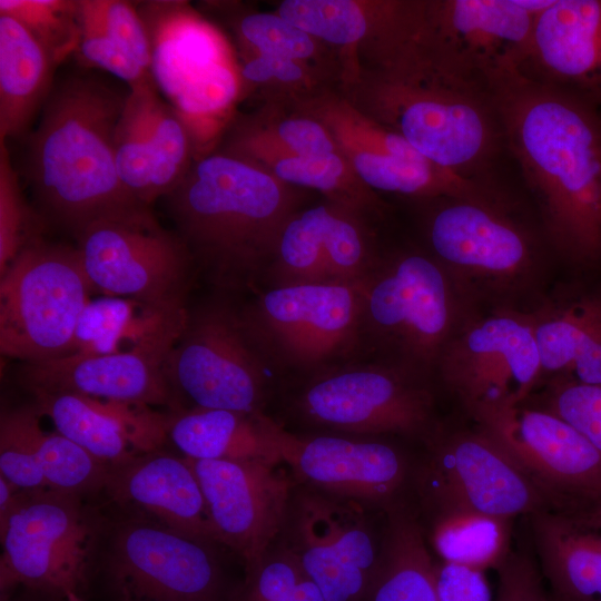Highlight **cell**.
<instances>
[{
	"label": "cell",
	"mask_w": 601,
	"mask_h": 601,
	"mask_svg": "<svg viewBox=\"0 0 601 601\" xmlns=\"http://www.w3.org/2000/svg\"><path fill=\"white\" fill-rule=\"evenodd\" d=\"M134 299L114 297L90 300L75 331L70 354L105 355L135 346L165 325L184 317L187 311L167 314L144 307ZM69 355V354H68Z\"/></svg>",
	"instance_id": "cell-36"
},
{
	"label": "cell",
	"mask_w": 601,
	"mask_h": 601,
	"mask_svg": "<svg viewBox=\"0 0 601 601\" xmlns=\"http://www.w3.org/2000/svg\"><path fill=\"white\" fill-rule=\"evenodd\" d=\"M578 518L587 522L589 525L601 530V501Z\"/></svg>",
	"instance_id": "cell-50"
},
{
	"label": "cell",
	"mask_w": 601,
	"mask_h": 601,
	"mask_svg": "<svg viewBox=\"0 0 601 601\" xmlns=\"http://www.w3.org/2000/svg\"><path fill=\"white\" fill-rule=\"evenodd\" d=\"M436 371L471 415L523 403L542 374L533 316L502 311L464 321Z\"/></svg>",
	"instance_id": "cell-19"
},
{
	"label": "cell",
	"mask_w": 601,
	"mask_h": 601,
	"mask_svg": "<svg viewBox=\"0 0 601 601\" xmlns=\"http://www.w3.org/2000/svg\"><path fill=\"white\" fill-rule=\"evenodd\" d=\"M75 236L93 289L129 296L161 313L187 311L194 259L180 237L166 230L148 205L98 217Z\"/></svg>",
	"instance_id": "cell-9"
},
{
	"label": "cell",
	"mask_w": 601,
	"mask_h": 601,
	"mask_svg": "<svg viewBox=\"0 0 601 601\" xmlns=\"http://www.w3.org/2000/svg\"><path fill=\"white\" fill-rule=\"evenodd\" d=\"M262 413L200 407L171 410L167 437L184 456L193 460L282 463L263 425Z\"/></svg>",
	"instance_id": "cell-31"
},
{
	"label": "cell",
	"mask_w": 601,
	"mask_h": 601,
	"mask_svg": "<svg viewBox=\"0 0 601 601\" xmlns=\"http://www.w3.org/2000/svg\"><path fill=\"white\" fill-rule=\"evenodd\" d=\"M384 513L380 560L364 601H439L435 561L416 516L402 503Z\"/></svg>",
	"instance_id": "cell-34"
},
{
	"label": "cell",
	"mask_w": 601,
	"mask_h": 601,
	"mask_svg": "<svg viewBox=\"0 0 601 601\" xmlns=\"http://www.w3.org/2000/svg\"><path fill=\"white\" fill-rule=\"evenodd\" d=\"M40 417L33 404L1 412L0 475L19 490L48 489L38 459Z\"/></svg>",
	"instance_id": "cell-41"
},
{
	"label": "cell",
	"mask_w": 601,
	"mask_h": 601,
	"mask_svg": "<svg viewBox=\"0 0 601 601\" xmlns=\"http://www.w3.org/2000/svg\"><path fill=\"white\" fill-rule=\"evenodd\" d=\"M471 416L554 511L580 516L601 501V452L555 413L520 403L483 408Z\"/></svg>",
	"instance_id": "cell-15"
},
{
	"label": "cell",
	"mask_w": 601,
	"mask_h": 601,
	"mask_svg": "<svg viewBox=\"0 0 601 601\" xmlns=\"http://www.w3.org/2000/svg\"><path fill=\"white\" fill-rule=\"evenodd\" d=\"M139 13L149 35L154 83L200 152L244 92L239 65L223 33L186 3L147 2Z\"/></svg>",
	"instance_id": "cell-6"
},
{
	"label": "cell",
	"mask_w": 601,
	"mask_h": 601,
	"mask_svg": "<svg viewBox=\"0 0 601 601\" xmlns=\"http://www.w3.org/2000/svg\"><path fill=\"white\" fill-rule=\"evenodd\" d=\"M263 280L268 288L328 283L322 238V203L285 224Z\"/></svg>",
	"instance_id": "cell-38"
},
{
	"label": "cell",
	"mask_w": 601,
	"mask_h": 601,
	"mask_svg": "<svg viewBox=\"0 0 601 601\" xmlns=\"http://www.w3.org/2000/svg\"><path fill=\"white\" fill-rule=\"evenodd\" d=\"M548 410L570 423L601 452V385L560 381Z\"/></svg>",
	"instance_id": "cell-46"
},
{
	"label": "cell",
	"mask_w": 601,
	"mask_h": 601,
	"mask_svg": "<svg viewBox=\"0 0 601 601\" xmlns=\"http://www.w3.org/2000/svg\"><path fill=\"white\" fill-rule=\"evenodd\" d=\"M118 503L209 545H217L205 497L188 460L155 450L109 469L106 489ZM150 519V520H151Z\"/></svg>",
	"instance_id": "cell-28"
},
{
	"label": "cell",
	"mask_w": 601,
	"mask_h": 601,
	"mask_svg": "<svg viewBox=\"0 0 601 601\" xmlns=\"http://www.w3.org/2000/svg\"><path fill=\"white\" fill-rule=\"evenodd\" d=\"M221 150L255 164L289 186L316 190L325 196V200L367 220L384 213L385 205L378 194L356 176L339 151L299 156L252 145L230 146Z\"/></svg>",
	"instance_id": "cell-33"
},
{
	"label": "cell",
	"mask_w": 601,
	"mask_h": 601,
	"mask_svg": "<svg viewBox=\"0 0 601 601\" xmlns=\"http://www.w3.org/2000/svg\"><path fill=\"white\" fill-rule=\"evenodd\" d=\"M361 284L268 288L242 308L240 315L274 371L309 377L348 362L363 345Z\"/></svg>",
	"instance_id": "cell-8"
},
{
	"label": "cell",
	"mask_w": 601,
	"mask_h": 601,
	"mask_svg": "<svg viewBox=\"0 0 601 601\" xmlns=\"http://www.w3.org/2000/svg\"><path fill=\"white\" fill-rule=\"evenodd\" d=\"M186 459L200 484L218 543L236 553L245 568L254 564L284 526L297 484L290 472L282 463L260 460Z\"/></svg>",
	"instance_id": "cell-22"
},
{
	"label": "cell",
	"mask_w": 601,
	"mask_h": 601,
	"mask_svg": "<svg viewBox=\"0 0 601 601\" xmlns=\"http://www.w3.org/2000/svg\"><path fill=\"white\" fill-rule=\"evenodd\" d=\"M523 72L601 111V0H554L536 19Z\"/></svg>",
	"instance_id": "cell-27"
},
{
	"label": "cell",
	"mask_w": 601,
	"mask_h": 601,
	"mask_svg": "<svg viewBox=\"0 0 601 601\" xmlns=\"http://www.w3.org/2000/svg\"><path fill=\"white\" fill-rule=\"evenodd\" d=\"M489 90L553 248L574 264L601 262V111L523 71Z\"/></svg>",
	"instance_id": "cell-1"
},
{
	"label": "cell",
	"mask_w": 601,
	"mask_h": 601,
	"mask_svg": "<svg viewBox=\"0 0 601 601\" xmlns=\"http://www.w3.org/2000/svg\"><path fill=\"white\" fill-rule=\"evenodd\" d=\"M554 0H422L414 48L428 62L489 85L523 71L538 17Z\"/></svg>",
	"instance_id": "cell-13"
},
{
	"label": "cell",
	"mask_w": 601,
	"mask_h": 601,
	"mask_svg": "<svg viewBox=\"0 0 601 601\" xmlns=\"http://www.w3.org/2000/svg\"><path fill=\"white\" fill-rule=\"evenodd\" d=\"M427 380L384 361L346 362L307 377L295 407L305 421L332 432L428 442L436 428Z\"/></svg>",
	"instance_id": "cell-12"
},
{
	"label": "cell",
	"mask_w": 601,
	"mask_h": 601,
	"mask_svg": "<svg viewBox=\"0 0 601 601\" xmlns=\"http://www.w3.org/2000/svg\"><path fill=\"white\" fill-rule=\"evenodd\" d=\"M41 416L109 469L158 450L167 437L168 414L148 405L97 400L79 394L29 391Z\"/></svg>",
	"instance_id": "cell-26"
},
{
	"label": "cell",
	"mask_w": 601,
	"mask_h": 601,
	"mask_svg": "<svg viewBox=\"0 0 601 601\" xmlns=\"http://www.w3.org/2000/svg\"><path fill=\"white\" fill-rule=\"evenodd\" d=\"M274 368L248 334L240 309L211 300L188 311L165 363L181 406L264 412ZM183 407V406H181Z\"/></svg>",
	"instance_id": "cell-11"
},
{
	"label": "cell",
	"mask_w": 601,
	"mask_h": 601,
	"mask_svg": "<svg viewBox=\"0 0 601 601\" xmlns=\"http://www.w3.org/2000/svg\"><path fill=\"white\" fill-rule=\"evenodd\" d=\"M552 599V598H551ZM553 601V600H552Z\"/></svg>",
	"instance_id": "cell-52"
},
{
	"label": "cell",
	"mask_w": 601,
	"mask_h": 601,
	"mask_svg": "<svg viewBox=\"0 0 601 601\" xmlns=\"http://www.w3.org/2000/svg\"><path fill=\"white\" fill-rule=\"evenodd\" d=\"M227 601H325L294 555L279 542L245 568L243 582Z\"/></svg>",
	"instance_id": "cell-40"
},
{
	"label": "cell",
	"mask_w": 601,
	"mask_h": 601,
	"mask_svg": "<svg viewBox=\"0 0 601 601\" xmlns=\"http://www.w3.org/2000/svg\"><path fill=\"white\" fill-rule=\"evenodd\" d=\"M440 200L426 221L430 254L464 294L504 293L532 275L533 239L494 199Z\"/></svg>",
	"instance_id": "cell-18"
},
{
	"label": "cell",
	"mask_w": 601,
	"mask_h": 601,
	"mask_svg": "<svg viewBox=\"0 0 601 601\" xmlns=\"http://www.w3.org/2000/svg\"><path fill=\"white\" fill-rule=\"evenodd\" d=\"M510 522L473 511H445L432 515L430 539L441 561L495 569L511 551Z\"/></svg>",
	"instance_id": "cell-37"
},
{
	"label": "cell",
	"mask_w": 601,
	"mask_h": 601,
	"mask_svg": "<svg viewBox=\"0 0 601 601\" xmlns=\"http://www.w3.org/2000/svg\"><path fill=\"white\" fill-rule=\"evenodd\" d=\"M92 290L77 248L27 244L1 275V354L23 363L70 354Z\"/></svg>",
	"instance_id": "cell-10"
},
{
	"label": "cell",
	"mask_w": 601,
	"mask_h": 601,
	"mask_svg": "<svg viewBox=\"0 0 601 601\" xmlns=\"http://www.w3.org/2000/svg\"><path fill=\"white\" fill-rule=\"evenodd\" d=\"M370 510L296 484L277 539L325 601H364L377 569L381 536Z\"/></svg>",
	"instance_id": "cell-16"
},
{
	"label": "cell",
	"mask_w": 601,
	"mask_h": 601,
	"mask_svg": "<svg viewBox=\"0 0 601 601\" xmlns=\"http://www.w3.org/2000/svg\"><path fill=\"white\" fill-rule=\"evenodd\" d=\"M236 145L260 146L299 156L338 151L332 135L318 120L294 111L273 115L270 108L233 127L225 146Z\"/></svg>",
	"instance_id": "cell-39"
},
{
	"label": "cell",
	"mask_w": 601,
	"mask_h": 601,
	"mask_svg": "<svg viewBox=\"0 0 601 601\" xmlns=\"http://www.w3.org/2000/svg\"><path fill=\"white\" fill-rule=\"evenodd\" d=\"M165 198L194 263L217 287L235 292L263 280L302 200L298 188L224 150L194 159Z\"/></svg>",
	"instance_id": "cell-2"
},
{
	"label": "cell",
	"mask_w": 601,
	"mask_h": 601,
	"mask_svg": "<svg viewBox=\"0 0 601 601\" xmlns=\"http://www.w3.org/2000/svg\"><path fill=\"white\" fill-rule=\"evenodd\" d=\"M77 4L80 30L100 35L150 72L151 46L138 9L119 0H80Z\"/></svg>",
	"instance_id": "cell-43"
},
{
	"label": "cell",
	"mask_w": 601,
	"mask_h": 601,
	"mask_svg": "<svg viewBox=\"0 0 601 601\" xmlns=\"http://www.w3.org/2000/svg\"><path fill=\"white\" fill-rule=\"evenodd\" d=\"M260 418L297 484L367 510L384 512L400 503L410 466L395 446L377 437L295 433L265 412Z\"/></svg>",
	"instance_id": "cell-20"
},
{
	"label": "cell",
	"mask_w": 601,
	"mask_h": 601,
	"mask_svg": "<svg viewBox=\"0 0 601 601\" xmlns=\"http://www.w3.org/2000/svg\"><path fill=\"white\" fill-rule=\"evenodd\" d=\"M101 520L82 496L52 489L19 490L0 529V591L22 585L67 599L87 588Z\"/></svg>",
	"instance_id": "cell-7"
},
{
	"label": "cell",
	"mask_w": 601,
	"mask_h": 601,
	"mask_svg": "<svg viewBox=\"0 0 601 601\" xmlns=\"http://www.w3.org/2000/svg\"><path fill=\"white\" fill-rule=\"evenodd\" d=\"M244 58L255 55L300 62L338 87L342 66L328 46L290 23L277 12L252 11L233 20Z\"/></svg>",
	"instance_id": "cell-35"
},
{
	"label": "cell",
	"mask_w": 601,
	"mask_h": 601,
	"mask_svg": "<svg viewBox=\"0 0 601 601\" xmlns=\"http://www.w3.org/2000/svg\"><path fill=\"white\" fill-rule=\"evenodd\" d=\"M213 545L152 520L119 523L107 572L126 601H227Z\"/></svg>",
	"instance_id": "cell-21"
},
{
	"label": "cell",
	"mask_w": 601,
	"mask_h": 601,
	"mask_svg": "<svg viewBox=\"0 0 601 601\" xmlns=\"http://www.w3.org/2000/svg\"><path fill=\"white\" fill-rule=\"evenodd\" d=\"M289 108L322 122L356 176L377 194L426 200L494 199L479 179L427 160L397 132L358 110L338 87L325 88Z\"/></svg>",
	"instance_id": "cell-14"
},
{
	"label": "cell",
	"mask_w": 601,
	"mask_h": 601,
	"mask_svg": "<svg viewBox=\"0 0 601 601\" xmlns=\"http://www.w3.org/2000/svg\"><path fill=\"white\" fill-rule=\"evenodd\" d=\"M361 287L363 345L380 361L428 378L464 323V292L430 253L417 250L381 256Z\"/></svg>",
	"instance_id": "cell-5"
},
{
	"label": "cell",
	"mask_w": 601,
	"mask_h": 601,
	"mask_svg": "<svg viewBox=\"0 0 601 601\" xmlns=\"http://www.w3.org/2000/svg\"><path fill=\"white\" fill-rule=\"evenodd\" d=\"M338 89L427 160L463 177L479 179L504 142L490 90L439 69L413 46Z\"/></svg>",
	"instance_id": "cell-4"
},
{
	"label": "cell",
	"mask_w": 601,
	"mask_h": 601,
	"mask_svg": "<svg viewBox=\"0 0 601 601\" xmlns=\"http://www.w3.org/2000/svg\"><path fill=\"white\" fill-rule=\"evenodd\" d=\"M0 12L21 21L45 46L57 66L78 48L77 1L1 0Z\"/></svg>",
	"instance_id": "cell-44"
},
{
	"label": "cell",
	"mask_w": 601,
	"mask_h": 601,
	"mask_svg": "<svg viewBox=\"0 0 601 601\" xmlns=\"http://www.w3.org/2000/svg\"><path fill=\"white\" fill-rule=\"evenodd\" d=\"M186 316L118 353L69 354L23 363L21 383L28 391L66 392L104 401L181 408L166 378L165 363Z\"/></svg>",
	"instance_id": "cell-23"
},
{
	"label": "cell",
	"mask_w": 601,
	"mask_h": 601,
	"mask_svg": "<svg viewBox=\"0 0 601 601\" xmlns=\"http://www.w3.org/2000/svg\"><path fill=\"white\" fill-rule=\"evenodd\" d=\"M38 459L48 489L80 496L106 489L109 467L58 432L42 430Z\"/></svg>",
	"instance_id": "cell-42"
},
{
	"label": "cell",
	"mask_w": 601,
	"mask_h": 601,
	"mask_svg": "<svg viewBox=\"0 0 601 601\" xmlns=\"http://www.w3.org/2000/svg\"><path fill=\"white\" fill-rule=\"evenodd\" d=\"M532 316L542 373L601 385V299L585 297Z\"/></svg>",
	"instance_id": "cell-32"
},
{
	"label": "cell",
	"mask_w": 601,
	"mask_h": 601,
	"mask_svg": "<svg viewBox=\"0 0 601 601\" xmlns=\"http://www.w3.org/2000/svg\"><path fill=\"white\" fill-rule=\"evenodd\" d=\"M128 91L92 75L53 83L29 140L27 176L46 213L76 234L104 215L142 203L122 186L115 131Z\"/></svg>",
	"instance_id": "cell-3"
},
{
	"label": "cell",
	"mask_w": 601,
	"mask_h": 601,
	"mask_svg": "<svg viewBox=\"0 0 601 601\" xmlns=\"http://www.w3.org/2000/svg\"><path fill=\"white\" fill-rule=\"evenodd\" d=\"M421 7L422 0H284L275 12L334 50L342 86L401 56L415 38Z\"/></svg>",
	"instance_id": "cell-24"
},
{
	"label": "cell",
	"mask_w": 601,
	"mask_h": 601,
	"mask_svg": "<svg viewBox=\"0 0 601 601\" xmlns=\"http://www.w3.org/2000/svg\"><path fill=\"white\" fill-rule=\"evenodd\" d=\"M67 601H83L80 595L77 594H69L66 599Z\"/></svg>",
	"instance_id": "cell-51"
},
{
	"label": "cell",
	"mask_w": 601,
	"mask_h": 601,
	"mask_svg": "<svg viewBox=\"0 0 601 601\" xmlns=\"http://www.w3.org/2000/svg\"><path fill=\"white\" fill-rule=\"evenodd\" d=\"M439 601H494L484 571L456 563H434Z\"/></svg>",
	"instance_id": "cell-48"
},
{
	"label": "cell",
	"mask_w": 601,
	"mask_h": 601,
	"mask_svg": "<svg viewBox=\"0 0 601 601\" xmlns=\"http://www.w3.org/2000/svg\"><path fill=\"white\" fill-rule=\"evenodd\" d=\"M430 454L415 471L431 515L466 510L511 520L553 510L545 495L483 431L457 432L427 442Z\"/></svg>",
	"instance_id": "cell-17"
},
{
	"label": "cell",
	"mask_w": 601,
	"mask_h": 601,
	"mask_svg": "<svg viewBox=\"0 0 601 601\" xmlns=\"http://www.w3.org/2000/svg\"><path fill=\"white\" fill-rule=\"evenodd\" d=\"M495 570L494 601H552L538 562L528 554L511 550Z\"/></svg>",
	"instance_id": "cell-47"
},
{
	"label": "cell",
	"mask_w": 601,
	"mask_h": 601,
	"mask_svg": "<svg viewBox=\"0 0 601 601\" xmlns=\"http://www.w3.org/2000/svg\"><path fill=\"white\" fill-rule=\"evenodd\" d=\"M19 489L0 475V529L7 523L14 506Z\"/></svg>",
	"instance_id": "cell-49"
},
{
	"label": "cell",
	"mask_w": 601,
	"mask_h": 601,
	"mask_svg": "<svg viewBox=\"0 0 601 601\" xmlns=\"http://www.w3.org/2000/svg\"><path fill=\"white\" fill-rule=\"evenodd\" d=\"M56 66L21 21L0 12V141L27 131L52 89Z\"/></svg>",
	"instance_id": "cell-30"
},
{
	"label": "cell",
	"mask_w": 601,
	"mask_h": 601,
	"mask_svg": "<svg viewBox=\"0 0 601 601\" xmlns=\"http://www.w3.org/2000/svg\"><path fill=\"white\" fill-rule=\"evenodd\" d=\"M184 122L156 86L128 88L115 131V161L127 193L149 205L168 195L194 160Z\"/></svg>",
	"instance_id": "cell-25"
},
{
	"label": "cell",
	"mask_w": 601,
	"mask_h": 601,
	"mask_svg": "<svg viewBox=\"0 0 601 601\" xmlns=\"http://www.w3.org/2000/svg\"><path fill=\"white\" fill-rule=\"evenodd\" d=\"M538 565L553 601H601V530L554 510L530 516Z\"/></svg>",
	"instance_id": "cell-29"
},
{
	"label": "cell",
	"mask_w": 601,
	"mask_h": 601,
	"mask_svg": "<svg viewBox=\"0 0 601 601\" xmlns=\"http://www.w3.org/2000/svg\"><path fill=\"white\" fill-rule=\"evenodd\" d=\"M0 275L29 244L26 236L28 209L10 155L0 141Z\"/></svg>",
	"instance_id": "cell-45"
}]
</instances>
